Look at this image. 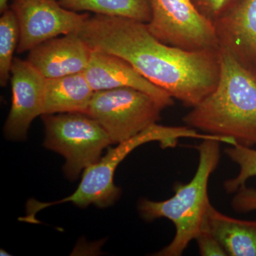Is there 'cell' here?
Masks as SVG:
<instances>
[{
	"label": "cell",
	"instance_id": "6da1fadb",
	"mask_svg": "<svg viewBox=\"0 0 256 256\" xmlns=\"http://www.w3.org/2000/svg\"><path fill=\"white\" fill-rule=\"evenodd\" d=\"M78 34L92 50L127 60L146 80L186 107L198 105L213 92L220 80V50L170 46L156 38L146 23L90 15Z\"/></svg>",
	"mask_w": 256,
	"mask_h": 256
},
{
	"label": "cell",
	"instance_id": "7a4b0ae2",
	"mask_svg": "<svg viewBox=\"0 0 256 256\" xmlns=\"http://www.w3.org/2000/svg\"><path fill=\"white\" fill-rule=\"evenodd\" d=\"M220 73L213 92L185 114L186 126L206 134L256 144V68L220 50Z\"/></svg>",
	"mask_w": 256,
	"mask_h": 256
},
{
	"label": "cell",
	"instance_id": "3957f363",
	"mask_svg": "<svg viewBox=\"0 0 256 256\" xmlns=\"http://www.w3.org/2000/svg\"><path fill=\"white\" fill-rule=\"evenodd\" d=\"M220 143L215 140H203L196 146L198 152L196 173L190 182L174 185V196L162 202L142 198L138 203V210L143 220L152 222L164 218L174 225L176 232L172 240L154 255H182L188 244L201 232L210 204L208 182L220 164Z\"/></svg>",
	"mask_w": 256,
	"mask_h": 256
},
{
	"label": "cell",
	"instance_id": "277c9868",
	"mask_svg": "<svg viewBox=\"0 0 256 256\" xmlns=\"http://www.w3.org/2000/svg\"><path fill=\"white\" fill-rule=\"evenodd\" d=\"M194 130L185 127H171L152 124L134 137L120 142L114 148H109L106 156L90 164L82 172V180L78 188L70 196L56 202H40L31 198L26 203L25 216L18 220L38 224L36 216L40 210L54 205L70 203L80 208L95 205L106 208L114 204L120 196V188L114 183V175L118 166L138 146L150 142H159L162 148H174L181 138H194Z\"/></svg>",
	"mask_w": 256,
	"mask_h": 256
},
{
	"label": "cell",
	"instance_id": "5b68a950",
	"mask_svg": "<svg viewBox=\"0 0 256 256\" xmlns=\"http://www.w3.org/2000/svg\"><path fill=\"white\" fill-rule=\"evenodd\" d=\"M42 118L45 131L44 146L64 156V172L72 181L98 161L104 150L112 144L104 128L87 114H43Z\"/></svg>",
	"mask_w": 256,
	"mask_h": 256
},
{
	"label": "cell",
	"instance_id": "8992f818",
	"mask_svg": "<svg viewBox=\"0 0 256 256\" xmlns=\"http://www.w3.org/2000/svg\"><path fill=\"white\" fill-rule=\"evenodd\" d=\"M164 109L146 92L120 88L94 92L87 114L104 128L114 144L158 124Z\"/></svg>",
	"mask_w": 256,
	"mask_h": 256
},
{
	"label": "cell",
	"instance_id": "52a82bcc",
	"mask_svg": "<svg viewBox=\"0 0 256 256\" xmlns=\"http://www.w3.org/2000/svg\"><path fill=\"white\" fill-rule=\"evenodd\" d=\"M150 32L170 46L191 50H220L214 26L192 0H150Z\"/></svg>",
	"mask_w": 256,
	"mask_h": 256
},
{
	"label": "cell",
	"instance_id": "ba28073f",
	"mask_svg": "<svg viewBox=\"0 0 256 256\" xmlns=\"http://www.w3.org/2000/svg\"><path fill=\"white\" fill-rule=\"evenodd\" d=\"M10 8L20 28L18 54L58 36L78 34L90 16L66 9L56 0H13Z\"/></svg>",
	"mask_w": 256,
	"mask_h": 256
},
{
	"label": "cell",
	"instance_id": "9c48e42d",
	"mask_svg": "<svg viewBox=\"0 0 256 256\" xmlns=\"http://www.w3.org/2000/svg\"><path fill=\"white\" fill-rule=\"evenodd\" d=\"M10 82L12 106L3 132L10 140H24L34 120L43 114L46 78L28 60L14 58Z\"/></svg>",
	"mask_w": 256,
	"mask_h": 256
},
{
	"label": "cell",
	"instance_id": "30bf717a",
	"mask_svg": "<svg viewBox=\"0 0 256 256\" xmlns=\"http://www.w3.org/2000/svg\"><path fill=\"white\" fill-rule=\"evenodd\" d=\"M94 92L132 88L152 96L164 108L174 105L170 94L143 77L127 60L118 56L92 50L84 72Z\"/></svg>",
	"mask_w": 256,
	"mask_h": 256
},
{
	"label": "cell",
	"instance_id": "8fae6325",
	"mask_svg": "<svg viewBox=\"0 0 256 256\" xmlns=\"http://www.w3.org/2000/svg\"><path fill=\"white\" fill-rule=\"evenodd\" d=\"M92 48L78 33L56 37L28 52V60L45 78L82 73L88 65Z\"/></svg>",
	"mask_w": 256,
	"mask_h": 256
},
{
	"label": "cell",
	"instance_id": "7c38bea8",
	"mask_svg": "<svg viewBox=\"0 0 256 256\" xmlns=\"http://www.w3.org/2000/svg\"><path fill=\"white\" fill-rule=\"evenodd\" d=\"M214 26L220 50L256 68V0H242Z\"/></svg>",
	"mask_w": 256,
	"mask_h": 256
},
{
	"label": "cell",
	"instance_id": "4fadbf2b",
	"mask_svg": "<svg viewBox=\"0 0 256 256\" xmlns=\"http://www.w3.org/2000/svg\"><path fill=\"white\" fill-rule=\"evenodd\" d=\"M94 90L84 72L56 78H46L43 114H87Z\"/></svg>",
	"mask_w": 256,
	"mask_h": 256
},
{
	"label": "cell",
	"instance_id": "5bb4252c",
	"mask_svg": "<svg viewBox=\"0 0 256 256\" xmlns=\"http://www.w3.org/2000/svg\"><path fill=\"white\" fill-rule=\"evenodd\" d=\"M203 226L220 240L228 256H256V220L228 216L210 204Z\"/></svg>",
	"mask_w": 256,
	"mask_h": 256
},
{
	"label": "cell",
	"instance_id": "9a60e30c",
	"mask_svg": "<svg viewBox=\"0 0 256 256\" xmlns=\"http://www.w3.org/2000/svg\"><path fill=\"white\" fill-rule=\"evenodd\" d=\"M66 9L95 14L129 18L141 22L151 20L150 0H56Z\"/></svg>",
	"mask_w": 256,
	"mask_h": 256
},
{
	"label": "cell",
	"instance_id": "2e32d148",
	"mask_svg": "<svg viewBox=\"0 0 256 256\" xmlns=\"http://www.w3.org/2000/svg\"><path fill=\"white\" fill-rule=\"evenodd\" d=\"M20 41L18 18L11 8L2 13L0 18V85L5 87L11 79L15 50Z\"/></svg>",
	"mask_w": 256,
	"mask_h": 256
},
{
	"label": "cell",
	"instance_id": "e0dca14e",
	"mask_svg": "<svg viewBox=\"0 0 256 256\" xmlns=\"http://www.w3.org/2000/svg\"><path fill=\"white\" fill-rule=\"evenodd\" d=\"M224 152L239 166L238 174L224 183L225 191L234 194L240 186L246 185L249 178L256 176V150L236 144L227 148Z\"/></svg>",
	"mask_w": 256,
	"mask_h": 256
},
{
	"label": "cell",
	"instance_id": "ac0fdd59",
	"mask_svg": "<svg viewBox=\"0 0 256 256\" xmlns=\"http://www.w3.org/2000/svg\"><path fill=\"white\" fill-rule=\"evenodd\" d=\"M240 1L242 0H192L198 12L213 24Z\"/></svg>",
	"mask_w": 256,
	"mask_h": 256
},
{
	"label": "cell",
	"instance_id": "d6986e66",
	"mask_svg": "<svg viewBox=\"0 0 256 256\" xmlns=\"http://www.w3.org/2000/svg\"><path fill=\"white\" fill-rule=\"evenodd\" d=\"M195 240L198 246V252L202 256H228L220 240L204 226Z\"/></svg>",
	"mask_w": 256,
	"mask_h": 256
},
{
	"label": "cell",
	"instance_id": "ffe728a7",
	"mask_svg": "<svg viewBox=\"0 0 256 256\" xmlns=\"http://www.w3.org/2000/svg\"><path fill=\"white\" fill-rule=\"evenodd\" d=\"M234 194L232 207L235 212L246 214L256 210V188L244 185Z\"/></svg>",
	"mask_w": 256,
	"mask_h": 256
},
{
	"label": "cell",
	"instance_id": "44dd1931",
	"mask_svg": "<svg viewBox=\"0 0 256 256\" xmlns=\"http://www.w3.org/2000/svg\"><path fill=\"white\" fill-rule=\"evenodd\" d=\"M8 2H9V0H0V12H1V14L9 8Z\"/></svg>",
	"mask_w": 256,
	"mask_h": 256
}]
</instances>
